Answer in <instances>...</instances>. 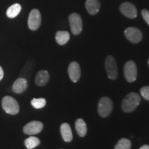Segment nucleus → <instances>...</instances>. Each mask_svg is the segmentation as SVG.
Here are the masks:
<instances>
[{
    "label": "nucleus",
    "mask_w": 149,
    "mask_h": 149,
    "mask_svg": "<svg viewBox=\"0 0 149 149\" xmlns=\"http://www.w3.org/2000/svg\"><path fill=\"white\" fill-rule=\"evenodd\" d=\"M130 147H131V142L129 139L122 138L115 145V149H130Z\"/></svg>",
    "instance_id": "aec40b11"
},
{
    "label": "nucleus",
    "mask_w": 149,
    "mask_h": 149,
    "mask_svg": "<svg viewBox=\"0 0 149 149\" xmlns=\"http://www.w3.org/2000/svg\"><path fill=\"white\" fill-rule=\"evenodd\" d=\"M141 95L146 100L149 101V86H144L140 89Z\"/></svg>",
    "instance_id": "4be33fe9"
},
{
    "label": "nucleus",
    "mask_w": 149,
    "mask_h": 149,
    "mask_svg": "<svg viewBox=\"0 0 149 149\" xmlns=\"http://www.w3.org/2000/svg\"><path fill=\"white\" fill-rule=\"evenodd\" d=\"M100 3L98 0H86V8L91 15H95L100 11Z\"/></svg>",
    "instance_id": "4468645a"
},
{
    "label": "nucleus",
    "mask_w": 149,
    "mask_h": 149,
    "mask_svg": "<svg viewBox=\"0 0 149 149\" xmlns=\"http://www.w3.org/2000/svg\"><path fill=\"white\" fill-rule=\"evenodd\" d=\"M42 22V16L37 9H33L28 19V26L31 31H36L40 28Z\"/></svg>",
    "instance_id": "39448f33"
},
{
    "label": "nucleus",
    "mask_w": 149,
    "mask_h": 149,
    "mask_svg": "<svg viewBox=\"0 0 149 149\" xmlns=\"http://www.w3.org/2000/svg\"><path fill=\"white\" fill-rule=\"evenodd\" d=\"M113 110V102L109 97H103L98 104V113L102 117H107L111 114Z\"/></svg>",
    "instance_id": "7ed1b4c3"
},
{
    "label": "nucleus",
    "mask_w": 149,
    "mask_h": 149,
    "mask_svg": "<svg viewBox=\"0 0 149 149\" xmlns=\"http://www.w3.org/2000/svg\"><path fill=\"white\" fill-rule=\"evenodd\" d=\"M50 79L49 73L47 70H40L37 72L35 79V82L38 86H44L48 82Z\"/></svg>",
    "instance_id": "ddd939ff"
},
{
    "label": "nucleus",
    "mask_w": 149,
    "mask_h": 149,
    "mask_svg": "<svg viewBox=\"0 0 149 149\" xmlns=\"http://www.w3.org/2000/svg\"><path fill=\"white\" fill-rule=\"evenodd\" d=\"M141 102V97L137 93H131L123 100L122 109L126 113H130L136 109Z\"/></svg>",
    "instance_id": "f257e3e1"
},
{
    "label": "nucleus",
    "mask_w": 149,
    "mask_h": 149,
    "mask_svg": "<svg viewBox=\"0 0 149 149\" xmlns=\"http://www.w3.org/2000/svg\"><path fill=\"white\" fill-rule=\"evenodd\" d=\"M60 132L63 139L66 142H70L72 139L71 128L68 123H64L60 126Z\"/></svg>",
    "instance_id": "2eb2a0df"
},
{
    "label": "nucleus",
    "mask_w": 149,
    "mask_h": 149,
    "mask_svg": "<svg viewBox=\"0 0 149 149\" xmlns=\"http://www.w3.org/2000/svg\"><path fill=\"white\" fill-rule=\"evenodd\" d=\"M46 104V100L44 98H34L31 100V105L36 109H42Z\"/></svg>",
    "instance_id": "412c9836"
},
{
    "label": "nucleus",
    "mask_w": 149,
    "mask_h": 149,
    "mask_svg": "<svg viewBox=\"0 0 149 149\" xmlns=\"http://www.w3.org/2000/svg\"><path fill=\"white\" fill-rule=\"evenodd\" d=\"M139 149H149V146L148 145H144L141 147Z\"/></svg>",
    "instance_id": "393cba45"
},
{
    "label": "nucleus",
    "mask_w": 149,
    "mask_h": 149,
    "mask_svg": "<svg viewBox=\"0 0 149 149\" xmlns=\"http://www.w3.org/2000/svg\"><path fill=\"white\" fill-rule=\"evenodd\" d=\"M124 34H125L126 38L133 44L139 43L142 39V33L137 28H127L124 31Z\"/></svg>",
    "instance_id": "1a4fd4ad"
},
{
    "label": "nucleus",
    "mask_w": 149,
    "mask_h": 149,
    "mask_svg": "<svg viewBox=\"0 0 149 149\" xmlns=\"http://www.w3.org/2000/svg\"><path fill=\"white\" fill-rule=\"evenodd\" d=\"M1 106L6 113L10 115H17L19 111V106L15 99L10 96H6L2 99Z\"/></svg>",
    "instance_id": "f03ea898"
},
{
    "label": "nucleus",
    "mask_w": 149,
    "mask_h": 149,
    "mask_svg": "<svg viewBox=\"0 0 149 149\" xmlns=\"http://www.w3.org/2000/svg\"><path fill=\"white\" fill-rule=\"evenodd\" d=\"M3 70L1 68V66H0V81L3 79Z\"/></svg>",
    "instance_id": "b1692460"
},
{
    "label": "nucleus",
    "mask_w": 149,
    "mask_h": 149,
    "mask_svg": "<svg viewBox=\"0 0 149 149\" xmlns=\"http://www.w3.org/2000/svg\"><path fill=\"white\" fill-rule=\"evenodd\" d=\"M22 10V6L19 3H14L7 9L6 15L8 18H15L19 14Z\"/></svg>",
    "instance_id": "a211bd4d"
},
{
    "label": "nucleus",
    "mask_w": 149,
    "mask_h": 149,
    "mask_svg": "<svg viewBox=\"0 0 149 149\" xmlns=\"http://www.w3.org/2000/svg\"><path fill=\"white\" fill-rule=\"evenodd\" d=\"M55 40L59 45H64L69 41L70 35L67 31H57L55 35Z\"/></svg>",
    "instance_id": "dca6fc26"
},
{
    "label": "nucleus",
    "mask_w": 149,
    "mask_h": 149,
    "mask_svg": "<svg viewBox=\"0 0 149 149\" xmlns=\"http://www.w3.org/2000/svg\"><path fill=\"white\" fill-rule=\"evenodd\" d=\"M141 15H142V17L145 22L149 25V11L146 10V9H144L141 11Z\"/></svg>",
    "instance_id": "5701e85b"
},
{
    "label": "nucleus",
    "mask_w": 149,
    "mask_h": 149,
    "mask_svg": "<svg viewBox=\"0 0 149 149\" xmlns=\"http://www.w3.org/2000/svg\"><path fill=\"white\" fill-rule=\"evenodd\" d=\"M69 23L70 30L73 35H77L82 31V19L77 13H72L69 15Z\"/></svg>",
    "instance_id": "20e7f679"
},
{
    "label": "nucleus",
    "mask_w": 149,
    "mask_h": 149,
    "mask_svg": "<svg viewBox=\"0 0 149 149\" xmlns=\"http://www.w3.org/2000/svg\"><path fill=\"white\" fill-rule=\"evenodd\" d=\"M124 75L128 82H133L137 79V66L133 61H128L124 65Z\"/></svg>",
    "instance_id": "0eeeda50"
},
{
    "label": "nucleus",
    "mask_w": 149,
    "mask_h": 149,
    "mask_svg": "<svg viewBox=\"0 0 149 149\" xmlns=\"http://www.w3.org/2000/svg\"><path fill=\"white\" fill-rule=\"evenodd\" d=\"M24 144L27 149H33L40 144V140L36 137L31 136L29 138L26 139Z\"/></svg>",
    "instance_id": "6ab92c4d"
},
{
    "label": "nucleus",
    "mask_w": 149,
    "mask_h": 149,
    "mask_svg": "<svg viewBox=\"0 0 149 149\" xmlns=\"http://www.w3.org/2000/svg\"><path fill=\"white\" fill-rule=\"evenodd\" d=\"M68 74L73 82H77L79 81L80 76H81V70H80L79 64L76 61H72L68 66Z\"/></svg>",
    "instance_id": "9b49d317"
},
{
    "label": "nucleus",
    "mask_w": 149,
    "mask_h": 149,
    "mask_svg": "<svg viewBox=\"0 0 149 149\" xmlns=\"http://www.w3.org/2000/svg\"><path fill=\"white\" fill-rule=\"evenodd\" d=\"M105 67L109 79H116L117 77V66L116 61L113 56H108L106 59Z\"/></svg>",
    "instance_id": "423d86ee"
},
{
    "label": "nucleus",
    "mask_w": 149,
    "mask_h": 149,
    "mask_svg": "<svg viewBox=\"0 0 149 149\" xmlns=\"http://www.w3.org/2000/svg\"><path fill=\"white\" fill-rule=\"evenodd\" d=\"M28 81L25 78H18L13 84L12 90L14 93L20 94L25 92L28 88Z\"/></svg>",
    "instance_id": "f8f14e48"
},
{
    "label": "nucleus",
    "mask_w": 149,
    "mask_h": 149,
    "mask_svg": "<svg viewBox=\"0 0 149 149\" xmlns=\"http://www.w3.org/2000/svg\"><path fill=\"white\" fill-rule=\"evenodd\" d=\"M148 66H149V59H148Z\"/></svg>",
    "instance_id": "a878e982"
},
{
    "label": "nucleus",
    "mask_w": 149,
    "mask_h": 149,
    "mask_svg": "<svg viewBox=\"0 0 149 149\" xmlns=\"http://www.w3.org/2000/svg\"><path fill=\"white\" fill-rule=\"evenodd\" d=\"M121 13L124 16L128 18L134 19L137 17V13L135 6L130 2H124L121 4L120 7Z\"/></svg>",
    "instance_id": "9d476101"
},
{
    "label": "nucleus",
    "mask_w": 149,
    "mask_h": 149,
    "mask_svg": "<svg viewBox=\"0 0 149 149\" xmlns=\"http://www.w3.org/2000/svg\"><path fill=\"white\" fill-rule=\"evenodd\" d=\"M44 125L39 121H33L26 124L23 128V132L26 135H33L40 133L42 131Z\"/></svg>",
    "instance_id": "6e6552de"
},
{
    "label": "nucleus",
    "mask_w": 149,
    "mask_h": 149,
    "mask_svg": "<svg viewBox=\"0 0 149 149\" xmlns=\"http://www.w3.org/2000/svg\"><path fill=\"white\" fill-rule=\"evenodd\" d=\"M75 129L80 137H84L87 133V126L84 120L79 118L75 122Z\"/></svg>",
    "instance_id": "f3484780"
}]
</instances>
